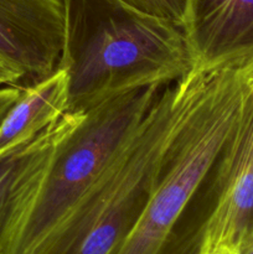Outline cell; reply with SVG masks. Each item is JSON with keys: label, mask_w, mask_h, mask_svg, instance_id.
<instances>
[{"label": "cell", "mask_w": 253, "mask_h": 254, "mask_svg": "<svg viewBox=\"0 0 253 254\" xmlns=\"http://www.w3.org/2000/svg\"><path fill=\"white\" fill-rule=\"evenodd\" d=\"M61 67L69 111L183 78L193 61L183 29L124 0H67Z\"/></svg>", "instance_id": "obj_1"}, {"label": "cell", "mask_w": 253, "mask_h": 254, "mask_svg": "<svg viewBox=\"0 0 253 254\" xmlns=\"http://www.w3.org/2000/svg\"><path fill=\"white\" fill-rule=\"evenodd\" d=\"M163 88L136 89L87 109L81 123L60 144L34 201L0 254L60 253L84 198L140 126Z\"/></svg>", "instance_id": "obj_2"}, {"label": "cell", "mask_w": 253, "mask_h": 254, "mask_svg": "<svg viewBox=\"0 0 253 254\" xmlns=\"http://www.w3.org/2000/svg\"><path fill=\"white\" fill-rule=\"evenodd\" d=\"M253 81V57L213 64L176 136L143 211L116 254H160L184 211L211 175Z\"/></svg>", "instance_id": "obj_3"}, {"label": "cell", "mask_w": 253, "mask_h": 254, "mask_svg": "<svg viewBox=\"0 0 253 254\" xmlns=\"http://www.w3.org/2000/svg\"><path fill=\"white\" fill-rule=\"evenodd\" d=\"M211 175L212 205L196 254H241L253 241V81Z\"/></svg>", "instance_id": "obj_4"}, {"label": "cell", "mask_w": 253, "mask_h": 254, "mask_svg": "<svg viewBox=\"0 0 253 254\" xmlns=\"http://www.w3.org/2000/svg\"><path fill=\"white\" fill-rule=\"evenodd\" d=\"M66 29L67 0H0V57L26 86L61 67Z\"/></svg>", "instance_id": "obj_5"}, {"label": "cell", "mask_w": 253, "mask_h": 254, "mask_svg": "<svg viewBox=\"0 0 253 254\" xmlns=\"http://www.w3.org/2000/svg\"><path fill=\"white\" fill-rule=\"evenodd\" d=\"M86 111H68L36 138L0 158V252L34 201L59 146Z\"/></svg>", "instance_id": "obj_6"}, {"label": "cell", "mask_w": 253, "mask_h": 254, "mask_svg": "<svg viewBox=\"0 0 253 254\" xmlns=\"http://www.w3.org/2000/svg\"><path fill=\"white\" fill-rule=\"evenodd\" d=\"M183 31L193 67L253 57V0H185Z\"/></svg>", "instance_id": "obj_7"}, {"label": "cell", "mask_w": 253, "mask_h": 254, "mask_svg": "<svg viewBox=\"0 0 253 254\" xmlns=\"http://www.w3.org/2000/svg\"><path fill=\"white\" fill-rule=\"evenodd\" d=\"M68 111V74L63 67L22 87L19 98L0 122V158L31 141Z\"/></svg>", "instance_id": "obj_8"}, {"label": "cell", "mask_w": 253, "mask_h": 254, "mask_svg": "<svg viewBox=\"0 0 253 254\" xmlns=\"http://www.w3.org/2000/svg\"><path fill=\"white\" fill-rule=\"evenodd\" d=\"M124 1L146 12L170 20L183 27L185 0H124Z\"/></svg>", "instance_id": "obj_9"}, {"label": "cell", "mask_w": 253, "mask_h": 254, "mask_svg": "<svg viewBox=\"0 0 253 254\" xmlns=\"http://www.w3.org/2000/svg\"><path fill=\"white\" fill-rule=\"evenodd\" d=\"M1 86H26V79L24 73L16 67L10 64L0 57V87Z\"/></svg>", "instance_id": "obj_10"}, {"label": "cell", "mask_w": 253, "mask_h": 254, "mask_svg": "<svg viewBox=\"0 0 253 254\" xmlns=\"http://www.w3.org/2000/svg\"><path fill=\"white\" fill-rule=\"evenodd\" d=\"M21 87L19 86H1L0 87V122L7 113L10 107L15 103L21 93Z\"/></svg>", "instance_id": "obj_11"}, {"label": "cell", "mask_w": 253, "mask_h": 254, "mask_svg": "<svg viewBox=\"0 0 253 254\" xmlns=\"http://www.w3.org/2000/svg\"><path fill=\"white\" fill-rule=\"evenodd\" d=\"M241 254H253V241L243 250V252Z\"/></svg>", "instance_id": "obj_12"}]
</instances>
